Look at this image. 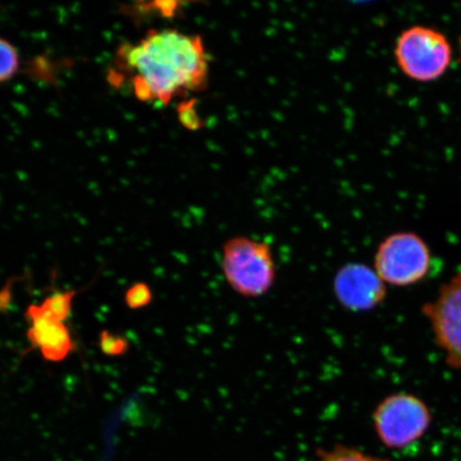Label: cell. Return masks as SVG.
I'll use <instances>...</instances> for the list:
<instances>
[{
    "instance_id": "obj_3",
    "label": "cell",
    "mask_w": 461,
    "mask_h": 461,
    "mask_svg": "<svg viewBox=\"0 0 461 461\" xmlns=\"http://www.w3.org/2000/svg\"><path fill=\"white\" fill-rule=\"evenodd\" d=\"M372 420L380 442L388 448L400 449L424 436L431 423V413L420 397L399 392L378 403Z\"/></svg>"
},
{
    "instance_id": "obj_2",
    "label": "cell",
    "mask_w": 461,
    "mask_h": 461,
    "mask_svg": "<svg viewBox=\"0 0 461 461\" xmlns=\"http://www.w3.org/2000/svg\"><path fill=\"white\" fill-rule=\"evenodd\" d=\"M221 267L230 290L244 298L267 295L276 284V264L272 247L248 236H234L223 244Z\"/></svg>"
},
{
    "instance_id": "obj_10",
    "label": "cell",
    "mask_w": 461,
    "mask_h": 461,
    "mask_svg": "<svg viewBox=\"0 0 461 461\" xmlns=\"http://www.w3.org/2000/svg\"><path fill=\"white\" fill-rule=\"evenodd\" d=\"M315 461H390L387 458L374 456L362 449L345 445H336L330 448L317 451Z\"/></svg>"
},
{
    "instance_id": "obj_6",
    "label": "cell",
    "mask_w": 461,
    "mask_h": 461,
    "mask_svg": "<svg viewBox=\"0 0 461 461\" xmlns=\"http://www.w3.org/2000/svg\"><path fill=\"white\" fill-rule=\"evenodd\" d=\"M422 313L447 365L461 371V272L439 288L434 301L423 305Z\"/></svg>"
},
{
    "instance_id": "obj_8",
    "label": "cell",
    "mask_w": 461,
    "mask_h": 461,
    "mask_svg": "<svg viewBox=\"0 0 461 461\" xmlns=\"http://www.w3.org/2000/svg\"><path fill=\"white\" fill-rule=\"evenodd\" d=\"M31 327L26 337L31 348L38 349L45 361L59 363L77 351L72 333L66 322L46 314L40 304H29L25 313Z\"/></svg>"
},
{
    "instance_id": "obj_1",
    "label": "cell",
    "mask_w": 461,
    "mask_h": 461,
    "mask_svg": "<svg viewBox=\"0 0 461 461\" xmlns=\"http://www.w3.org/2000/svg\"><path fill=\"white\" fill-rule=\"evenodd\" d=\"M118 71L128 79L138 99L163 105L176 97L204 88L210 60L199 36L175 29L149 32L118 51Z\"/></svg>"
},
{
    "instance_id": "obj_7",
    "label": "cell",
    "mask_w": 461,
    "mask_h": 461,
    "mask_svg": "<svg viewBox=\"0 0 461 461\" xmlns=\"http://www.w3.org/2000/svg\"><path fill=\"white\" fill-rule=\"evenodd\" d=\"M337 302L350 312L362 313L377 308L387 297V285L374 268L361 263L339 267L332 281Z\"/></svg>"
},
{
    "instance_id": "obj_14",
    "label": "cell",
    "mask_w": 461,
    "mask_h": 461,
    "mask_svg": "<svg viewBox=\"0 0 461 461\" xmlns=\"http://www.w3.org/2000/svg\"><path fill=\"white\" fill-rule=\"evenodd\" d=\"M14 281H8L0 290V314L7 312L13 303Z\"/></svg>"
},
{
    "instance_id": "obj_13",
    "label": "cell",
    "mask_w": 461,
    "mask_h": 461,
    "mask_svg": "<svg viewBox=\"0 0 461 461\" xmlns=\"http://www.w3.org/2000/svg\"><path fill=\"white\" fill-rule=\"evenodd\" d=\"M153 301V293L144 282H137L125 292L124 302L131 310H140L148 307Z\"/></svg>"
},
{
    "instance_id": "obj_11",
    "label": "cell",
    "mask_w": 461,
    "mask_h": 461,
    "mask_svg": "<svg viewBox=\"0 0 461 461\" xmlns=\"http://www.w3.org/2000/svg\"><path fill=\"white\" fill-rule=\"evenodd\" d=\"M19 67L20 57L16 49L7 40L0 38V83L13 78Z\"/></svg>"
},
{
    "instance_id": "obj_4",
    "label": "cell",
    "mask_w": 461,
    "mask_h": 461,
    "mask_svg": "<svg viewBox=\"0 0 461 461\" xmlns=\"http://www.w3.org/2000/svg\"><path fill=\"white\" fill-rule=\"evenodd\" d=\"M394 54L402 73L422 83L443 77L452 61L451 45L445 34L423 26L402 32Z\"/></svg>"
},
{
    "instance_id": "obj_9",
    "label": "cell",
    "mask_w": 461,
    "mask_h": 461,
    "mask_svg": "<svg viewBox=\"0 0 461 461\" xmlns=\"http://www.w3.org/2000/svg\"><path fill=\"white\" fill-rule=\"evenodd\" d=\"M78 294L77 290L55 292L46 297L44 302L40 304L44 312L53 319L66 322L72 314L73 302L75 296Z\"/></svg>"
},
{
    "instance_id": "obj_12",
    "label": "cell",
    "mask_w": 461,
    "mask_h": 461,
    "mask_svg": "<svg viewBox=\"0 0 461 461\" xmlns=\"http://www.w3.org/2000/svg\"><path fill=\"white\" fill-rule=\"evenodd\" d=\"M99 346L102 353L108 357H122L128 354L130 349L128 339L108 330L101 331Z\"/></svg>"
},
{
    "instance_id": "obj_5",
    "label": "cell",
    "mask_w": 461,
    "mask_h": 461,
    "mask_svg": "<svg viewBox=\"0 0 461 461\" xmlns=\"http://www.w3.org/2000/svg\"><path fill=\"white\" fill-rule=\"evenodd\" d=\"M430 261L429 248L419 235L397 232L379 244L374 269L385 285L405 287L417 285L428 276Z\"/></svg>"
},
{
    "instance_id": "obj_15",
    "label": "cell",
    "mask_w": 461,
    "mask_h": 461,
    "mask_svg": "<svg viewBox=\"0 0 461 461\" xmlns=\"http://www.w3.org/2000/svg\"><path fill=\"white\" fill-rule=\"evenodd\" d=\"M460 50H461V40H460Z\"/></svg>"
}]
</instances>
